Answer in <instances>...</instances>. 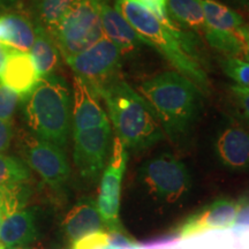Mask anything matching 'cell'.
<instances>
[{"label":"cell","mask_w":249,"mask_h":249,"mask_svg":"<svg viewBox=\"0 0 249 249\" xmlns=\"http://www.w3.org/2000/svg\"><path fill=\"white\" fill-rule=\"evenodd\" d=\"M2 249H28V248L24 247V246H17V247H6Z\"/></svg>","instance_id":"38"},{"label":"cell","mask_w":249,"mask_h":249,"mask_svg":"<svg viewBox=\"0 0 249 249\" xmlns=\"http://www.w3.org/2000/svg\"><path fill=\"white\" fill-rule=\"evenodd\" d=\"M216 155L227 170L249 169V130L238 123H231L220 130L216 140Z\"/></svg>","instance_id":"12"},{"label":"cell","mask_w":249,"mask_h":249,"mask_svg":"<svg viewBox=\"0 0 249 249\" xmlns=\"http://www.w3.org/2000/svg\"><path fill=\"white\" fill-rule=\"evenodd\" d=\"M26 183L0 186V205H6L11 213L21 210L29 196V188Z\"/></svg>","instance_id":"26"},{"label":"cell","mask_w":249,"mask_h":249,"mask_svg":"<svg viewBox=\"0 0 249 249\" xmlns=\"http://www.w3.org/2000/svg\"><path fill=\"white\" fill-rule=\"evenodd\" d=\"M233 4L241 6V7L249 8V0H230Z\"/></svg>","instance_id":"37"},{"label":"cell","mask_w":249,"mask_h":249,"mask_svg":"<svg viewBox=\"0 0 249 249\" xmlns=\"http://www.w3.org/2000/svg\"><path fill=\"white\" fill-rule=\"evenodd\" d=\"M232 230L236 232L248 231L249 230V197H241L238 201V213Z\"/></svg>","instance_id":"30"},{"label":"cell","mask_w":249,"mask_h":249,"mask_svg":"<svg viewBox=\"0 0 249 249\" xmlns=\"http://www.w3.org/2000/svg\"><path fill=\"white\" fill-rule=\"evenodd\" d=\"M116 136L127 150L141 151L164 139V130L147 99L118 76L99 92Z\"/></svg>","instance_id":"2"},{"label":"cell","mask_w":249,"mask_h":249,"mask_svg":"<svg viewBox=\"0 0 249 249\" xmlns=\"http://www.w3.org/2000/svg\"><path fill=\"white\" fill-rule=\"evenodd\" d=\"M128 1L136 2V4L147 8L161 22L171 20L166 12V0H128Z\"/></svg>","instance_id":"31"},{"label":"cell","mask_w":249,"mask_h":249,"mask_svg":"<svg viewBox=\"0 0 249 249\" xmlns=\"http://www.w3.org/2000/svg\"><path fill=\"white\" fill-rule=\"evenodd\" d=\"M71 121L74 130L93 128L107 124V114L99 104L98 96L79 76L73 80Z\"/></svg>","instance_id":"14"},{"label":"cell","mask_w":249,"mask_h":249,"mask_svg":"<svg viewBox=\"0 0 249 249\" xmlns=\"http://www.w3.org/2000/svg\"><path fill=\"white\" fill-rule=\"evenodd\" d=\"M167 15L179 27L204 30L205 20L201 0H166Z\"/></svg>","instance_id":"20"},{"label":"cell","mask_w":249,"mask_h":249,"mask_svg":"<svg viewBox=\"0 0 249 249\" xmlns=\"http://www.w3.org/2000/svg\"><path fill=\"white\" fill-rule=\"evenodd\" d=\"M20 99L17 92L0 83V119L12 123Z\"/></svg>","instance_id":"28"},{"label":"cell","mask_w":249,"mask_h":249,"mask_svg":"<svg viewBox=\"0 0 249 249\" xmlns=\"http://www.w3.org/2000/svg\"><path fill=\"white\" fill-rule=\"evenodd\" d=\"M8 46H6L4 44L0 43V73L2 71V68L5 66V62H6V58H7L8 52H9Z\"/></svg>","instance_id":"35"},{"label":"cell","mask_w":249,"mask_h":249,"mask_svg":"<svg viewBox=\"0 0 249 249\" xmlns=\"http://www.w3.org/2000/svg\"><path fill=\"white\" fill-rule=\"evenodd\" d=\"M161 124L174 142L186 138L201 107L203 93L178 71H164L145 80L140 87Z\"/></svg>","instance_id":"3"},{"label":"cell","mask_w":249,"mask_h":249,"mask_svg":"<svg viewBox=\"0 0 249 249\" xmlns=\"http://www.w3.org/2000/svg\"><path fill=\"white\" fill-rule=\"evenodd\" d=\"M140 179L154 197L170 204L182 200L192 186L186 165L170 154L145 161L140 170Z\"/></svg>","instance_id":"6"},{"label":"cell","mask_w":249,"mask_h":249,"mask_svg":"<svg viewBox=\"0 0 249 249\" xmlns=\"http://www.w3.org/2000/svg\"><path fill=\"white\" fill-rule=\"evenodd\" d=\"M140 246H141V244L134 240L132 236L127 234V232L124 230L110 232V248L108 249L136 248L140 247Z\"/></svg>","instance_id":"32"},{"label":"cell","mask_w":249,"mask_h":249,"mask_svg":"<svg viewBox=\"0 0 249 249\" xmlns=\"http://www.w3.org/2000/svg\"><path fill=\"white\" fill-rule=\"evenodd\" d=\"M204 34L208 43L225 57L246 58L249 54L247 48L235 31L205 28Z\"/></svg>","instance_id":"22"},{"label":"cell","mask_w":249,"mask_h":249,"mask_svg":"<svg viewBox=\"0 0 249 249\" xmlns=\"http://www.w3.org/2000/svg\"><path fill=\"white\" fill-rule=\"evenodd\" d=\"M110 248V232L96 231L71 242V249H108Z\"/></svg>","instance_id":"27"},{"label":"cell","mask_w":249,"mask_h":249,"mask_svg":"<svg viewBox=\"0 0 249 249\" xmlns=\"http://www.w3.org/2000/svg\"><path fill=\"white\" fill-rule=\"evenodd\" d=\"M205 28L216 30L235 31L244 24V18L234 9L216 0H201Z\"/></svg>","instance_id":"21"},{"label":"cell","mask_w":249,"mask_h":249,"mask_svg":"<svg viewBox=\"0 0 249 249\" xmlns=\"http://www.w3.org/2000/svg\"><path fill=\"white\" fill-rule=\"evenodd\" d=\"M24 160L54 191H60L71 177V167L62 148L29 133L20 136Z\"/></svg>","instance_id":"8"},{"label":"cell","mask_w":249,"mask_h":249,"mask_svg":"<svg viewBox=\"0 0 249 249\" xmlns=\"http://www.w3.org/2000/svg\"><path fill=\"white\" fill-rule=\"evenodd\" d=\"M111 136L110 123L89 129L73 130L74 163L83 179L95 180L104 172Z\"/></svg>","instance_id":"10"},{"label":"cell","mask_w":249,"mask_h":249,"mask_svg":"<svg viewBox=\"0 0 249 249\" xmlns=\"http://www.w3.org/2000/svg\"><path fill=\"white\" fill-rule=\"evenodd\" d=\"M105 224L103 222L98 211L97 203L92 198H83L77 202L68 211L62 229L70 242H74L90 233L104 230Z\"/></svg>","instance_id":"15"},{"label":"cell","mask_w":249,"mask_h":249,"mask_svg":"<svg viewBox=\"0 0 249 249\" xmlns=\"http://www.w3.org/2000/svg\"><path fill=\"white\" fill-rule=\"evenodd\" d=\"M116 9L128 21L144 44L155 48L177 71L191 80L203 95H209L210 80L203 46L195 34L177 26L172 20L161 22L143 6L117 0Z\"/></svg>","instance_id":"1"},{"label":"cell","mask_w":249,"mask_h":249,"mask_svg":"<svg viewBox=\"0 0 249 249\" xmlns=\"http://www.w3.org/2000/svg\"><path fill=\"white\" fill-rule=\"evenodd\" d=\"M101 21L104 36L112 40L120 49L123 54L132 53L140 45L144 44L128 21L117 11L116 7L108 5V1L103 5Z\"/></svg>","instance_id":"16"},{"label":"cell","mask_w":249,"mask_h":249,"mask_svg":"<svg viewBox=\"0 0 249 249\" xmlns=\"http://www.w3.org/2000/svg\"><path fill=\"white\" fill-rule=\"evenodd\" d=\"M30 170L23 160L13 156L0 154V186H11L26 182Z\"/></svg>","instance_id":"23"},{"label":"cell","mask_w":249,"mask_h":249,"mask_svg":"<svg viewBox=\"0 0 249 249\" xmlns=\"http://www.w3.org/2000/svg\"><path fill=\"white\" fill-rule=\"evenodd\" d=\"M13 135L12 123L0 119V154L5 152L9 148Z\"/></svg>","instance_id":"33"},{"label":"cell","mask_w":249,"mask_h":249,"mask_svg":"<svg viewBox=\"0 0 249 249\" xmlns=\"http://www.w3.org/2000/svg\"><path fill=\"white\" fill-rule=\"evenodd\" d=\"M121 55L120 49L104 36L88 49L65 61L99 98L102 89L120 76Z\"/></svg>","instance_id":"7"},{"label":"cell","mask_w":249,"mask_h":249,"mask_svg":"<svg viewBox=\"0 0 249 249\" xmlns=\"http://www.w3.org/2000/svg\"><path fill=\"white\" fill-rule=\"evenodd\" d=\"M35 40V26L18 13L0 14V43L11 49L29 52Z\"/></svg>","instance_id":"18"},{"label":"cell","mask_w":249,"mask_h":249,"mask_svg":"<svg viewBox=\"0 0 249 249\" xmlns=\"http://www.w3.org/2000/svg\"><path fill=\"white\" fill-rule=\"evenodd\" d=\"M220 66L224 74L236 85L249 89V54L246 58L225 57L220 60Z\"/></svg>","instance_id":"25"},{"label":"cell","mask_w":249,"mask_h":249,"mask_svg":"<svg viewBox=\"0 0 249 249\" xmlns=\"http://www.w3.org/2000/svg\"><path fill=\"white\" fill-rule=\"evenodd\" d=\"M39 80L40 76L29 52L9 49L5 66L0 73V83L17 92L23 101Z\"/></svg>","instance_id":"13"},{"label":"cell","mask_w":249,"mask_h":249,"mask_svg":"<svg viewBox=\"0 0 249 249\" xmlns=\"http://www.w3.org/2000/svg\"><path fill=\"white\" fill-rule=\"evenodd\" d=\"M30 55L40 77L52 75L60 66V51L51 34L40 23L35 26V40Z\"/></svg>","instance_id":"19"},{"label":"cell","mask_w":249,"mask_h":249,"mask_svg":"<svg viewBox=\"0 0 249 249\" xmlns=\"http://www.w3.org/2000/svg\"><path fill=\"white\" fill-rule=\"evenodd\" d=\"M128 160V150L119 139L114 138L112 155L102 174L97 203L98 211L110 232L124 230L120 222L121 183Z\"/></svg>","instance_id":"9"},{"label":"cell","mask_w":249,"mask_h":249,"mask_svg":"<svg viewBox=\"0 0 249 249\" xmlns=\"http://www.w3.org/2000/svg\"><path fill=\"white\" fill-rule=\"evenodd\" d=\"M73 2L74 0H38L37 11L40 24L51 33Z\"/></svg>","instance_id":"24"},{"label":"cell","mask_w":249,"mask_h":249,"mask_svg":"<svg viewBox=\"0 0 249 249\" xmlns=\"http://www.w3.org/2000/svg\"><path fill=\"white\" fill-rule=\"evenodd\" d=\"M238 213V201L220 197L186 218L177 227V238L183 239L201 233L231 229Z\"/></svg>","instance_id":"11"},{"label":"cell","mask_w":249,"mask_h":249,"mask_svg":"<svg viewBox=\"0 0 249 249\" xmlns=\"http://www.w3.org/2000/svg\"><path fill=\"white\" fill-rule=\"evenodd\" d=\"M9 213H12L11 211H9V209L6 205H0V226H1V223L2 220L5 219L6 216H8Z\"/></svg>","instance_id":"36"},{"label":"cell","mask_w":249,"mask_h":249,"mask_svg":"<svg viewBox=\"0 0 249 249\" xmlns=\"http://www.w3.org/2000/svg\"><path fill=\"white\" fill-rule=\"evenodd\" d=\"M108 0H74L60 22L51 31L65 60L88 49L104 37L101 21L103 5Z\"/></svg>","instance_id":"5"},{"label":"cell","mask_w":249,"mask_h":249,"mask_svg":"<svg viewBox=\"0 0 249 249\" xmlns=\"http://www.w3.org/2000/svg\"><path fill=\"white\" fill-rule=\"evenodd\" d=\"M23 117L33 135L64 148L71 120V98L66 81L57 74L40 77L23 99Z\"/></svg>","instance_id":"4"},{"label":"cell","mask_w":249,"mask_h":249,"mask_svg":"<svg viewBox=\"0 0 249 249\" xmlns=\"http://www.w3.org/2000/svg\"><path fill=\"white\" fill-rule=\"evenodd\" d=\"M230 93L236 110L249 124V89L235 85L230 87Z\"/></svg>","instance_id":"29"},{"label":"cell","mask_w":249,"mask_h":249,"mask_svg":"<svg viewBox=\"0 0 249 249\" xmlns=\"http://www.w3.org/2000/svg\"><path fill=\"white\" fill-rule=\"evenodd\" d=\"M235 33L242 39V42H244V44L246 45V48H247L249 52V24L244 23L235 30Z\"/></svg>","instance_id":"34"},{"label":"cell","mask_w":249,"mask_h":249,"mask_svg":"<svg viewBox=\"0 0 249 249\" xmlns=\"http://www.w3.org/2000/svg\"><path fill=\"white\" fill-rule=\"evenodd\" d=\"M35 213L33 210H18L9 213L0 226V249L27 246L36 240Z\"/></svg>","instance_id":"17"}]
</instances>
